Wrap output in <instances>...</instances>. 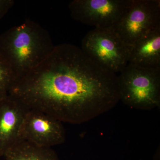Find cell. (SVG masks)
Segmentation results:
<instances>
[{
  "instance_id": "obj_13",
  "label": "cell",
  "mask_w": 160,
  "mask_h": 160,
  "mask_svg": "<svg viewBox=\"0 0 160 160\" xmlns=\"http://www.w3.org/2000/svg\"><path fill=\"white\" fill-rule=\"evenodd\" d=\"M8 95V92L0 89V102L4 99Z\"/></svg>"
},
{
  "instance_id": "obj_1",
  "label": "cell",
  "mask_w": 160,
  "mask_h": 160,
  "mask_svg": "<svg viewBox=\"0 0 160 160\" xmlns=\"http://www.w3.org/2000/svg\"><path fill=\"white\" fill-rule=\"evenodd\" d=\"M8 94L29 109L72 124L89 122L120 101L117 74L67 43L55 46L39 65L16 80Z\"/></svg>"
},
{
  "instance_id": "obj_5",
  "label": "cell",
  "mask_w": 160,
  "mask_h": 160,
  "mask_svg": "<svg viewBox=\"0 0 160 160\" xmlns=\"http://www.w3.org/2000/svg\"><path fill=\"white\" fill-rule=\"evenodd\" d=\"M160 27V0H132L114 29L128 46Z\"/></svg>"
},
{
  "instance_id": "obj_4",
  "label": "cell",
  "mask_w": 160,
  "mask_h": 160,
  "mask_svg": "<svg viewBox=\"0 0 160 160\" xmlns=\"http://www.w3.org/2000/svg\"><path fill=\"white\" fill-rule=\"evenodd\" d=\"M130 47L113 29H94L83 38V52L102 68L117 74L129 64Z\"/></svg>"
},
{
  "instance_id": "obj_7",
  "label": "cell",
  "mask_w": 160,
  "mask_h": 160,
  "mask_svg": "<svg viewBox=\"0 0 160 160\" xmlns=\"http://www.w3.org/2000/svg\"><path fill=\"white\" fill-rule=\"evenodd\" d=\"M62 123L42 112L29 109L21 127L19 139L47 148L61 145L66 139Z\"/></svg>"
},
{
  "instance_id": "obj_2",
  "label": "cell",
  "mask_w": 160,
  "mask_h": 160,
  "mask_svg": "<svg viewBox=\"0 0 160 160\" xmlns=\"http://www.w3.org/2000/svg\"><path fill=\"white\" fill-rule=\"evenodd\" d=\"M54 46L48 32L30 20L0 35V52L10 64L17 80L39 65Z\"/></svg>"
},
{
  "instance_id": "obj_12",
  "label": "cell",
  "mask_w": 160,
  "mask_h": 160,
  "mask_svg": "<svg viewBox=\"0 0 160 160\" xmlns=\"http://www.w3.org/2000/svg\"><path fill=\"white\" fill-rule=\"evenodd\" d=\"M14 4L13 0H0V20L12 8Z\"/></svg>"
},
{
  "instance_id": "obj_6",
  "label": "cell",
  "mask_w": 160,
  "mask_h": 160,
  "mask_svg": "<svg viewBox=\"0 0 160 160\" xmlns=\"http://www.w3.org/2000/svg\"><path fill=\"white\" fill-rule=\"evenodd\" d=\"M132 0H73L69 8L72 17L97 29H114Z\"/></svg>"
},
{
  "instance_id": "obj_3",
  "label": "cell",
  "mask_w": 160,
  "mask_h": 160,
  "mask_svg": "<svg viewBox=\"0 0 160 160\" xmlns=\"http://www.w3.org/2000/svg\"><path fill=\"white\" fill-rule=\"evenodd\" d=\"M117 76L120 100L131 108L150 110L160 106V70L128 64Z\"/></svg>"
},
{
  "instance_id": "obj_11",
  "label": "cell",
  "mask_w": 160,
  "mask_h": 160,
  "mask_svg": "<svg viewBox=\"0 0 160 160\" xmlns=\"http://www.w3.org/2000/svg\"><path fill=\"white\" fill-rule=\"evenodd\" d=\"M16 80L11 66L0 52V89L8 92Z\"/></svg>"
},
{
  "instance_id": "obj_9",
  "label": "cell",
  "mask_w": 160,
  "mask_h": 160,
  "mask_svg": "<svg viewBox=\"0 0 160 160\" xmlns=\"http://www.w3.org/2000/svg\"><path fill=\"white\" fill-rule=\"evenodd\" d=\"M129 64L142 69L160 70V27L130 47Z\"/></svg>"
},
{
  "instance_id": "obj_10",
  "label": "cell",
  "mask_w": 160,
  "mask_h": 160,
  "mask_svg": "<svg viewBox=\"0 0 160 160\" xmlns=\"http://www.w3.org/2000/svg\"><path fill=\"white\" fill-rule=\"evenodd\" d=\"M6 160H60L52 148L40 147L19 140L4 155Z\"/></svg>"
},
{
  "instance_id": "obj_8",
  "label": "cell",
  "mask_w": 160,
  "mask_h": 160,
  "mask_svg": "<svg viewBox=\"0 0 160 160\" xmlns=\"http://www.w3.org/2000/svg\"><path fill=\"white\" fill-rule=\"evenodd\" d=\"M29 110L8 94L0 102V157L20 140L21 127Z\"/></svg>"
}]
</instances>
